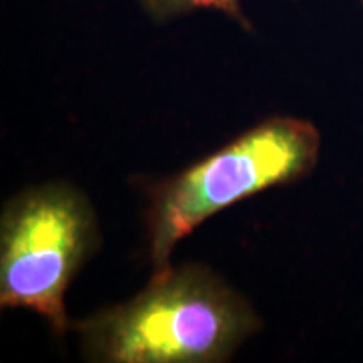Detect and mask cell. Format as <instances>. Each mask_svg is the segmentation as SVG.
Returning a JSON list of instances; mask_svg holds the SVG:
<instances>
[{
	"label": "cell",
	"mask_w": 363,
	"mask_h": 363,
	"mask_svg": "<svg viewBox=\"0 0 363 363\" xmlns=\"http://www.w3.org/2000/svg\"><path fill=\"white\" fill-rule=\"evenodd\" d=\"M142 4L157 19H167L194 9H217L246 26V21L239 11V0H142Z\"/></svg>",
	"instance_id": "obj_4"
},
{
	"label": "cell",
	"mask_w": 363,
	"mask_h": 363,
	"mask_svg": "<svg viewBox=\"0 0 363 363\" xmlns=\"http://www.w3.org/2000/svg\"><path fill=\"white\" fill-rule=\"evenodd\" d=\"M96 239L93 211L71 185L49 184L17 195L0 224V305L35 311L65 333V293Z\"/></svg>",
	"instance_id": "obj_3"
},
{
	"label": "cell",
	"mask_w": 363,
	"mask_h": 363,
	"mask_svg": "<svg viewBox=\"0 0 363 363\" xmlns=\"http://www.w3.org/2000/svg\"><path fill=\"white\" fill-rule=\"evenodd\" d=\"M362 2H363V0H362Z\"/></svg>",
	"instance_id": "obj_5"
},
{
	"label": "cell",
	"mask_w": 363,
	"mask_h": 363,
	"mask_svg": "<svg viewBox=\"0 0 363 363\" xmlns=\"http://www.w3.org/2000/svg\"><path fill=\"white\" fill-rule=\"evenodd\" d=\"M320 133L310 121L278 116L167 182L150 211L155 272L169 267L175 244L216 212L276 185L293 184L316 167Z\"/></svg>",
	"instance_id": "obj_2"
},
{
	"label": "cell",
	"mask_w": 363,
	"mask_h": 363,
	"mask_svg": "<svg viewBox=\"0 0 363 363\" xmlns=\"http://www.w3.org/2000/svg\"><path fill=\"white\" fill-rule=\"evenodd\" d=\"M259 320L247 301L202 266L157 271L125 305L76 325L91 360L108 363L224 362Z\"/></svg>",
	"instance_id": "obj_1"
}]
</instances>
